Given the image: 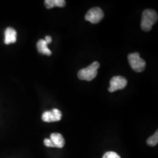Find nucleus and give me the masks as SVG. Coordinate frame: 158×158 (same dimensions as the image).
Segmentation results:
<instances>
[{"instance_id": "nucleus-10", "label": "nucleus", "mask_w": 158, "mask_h": 158, "mask_svg": "<svg viewBox=\"0 0 158 158\" xmlns=\"http://www.w3.org/2000/svg\"><path fill=\"white\" fill-rule=\"evenodd\" d=\"M44 3L47 9H51L54 7H63L66 5L64 0H45Z\"/></svg>"}, {"instance_id": "nucleus-5", "label": "nucleus", "mask_w": 158, "mask_h": 158, "mask_svg": "<svg viewBox=\"0 0 158 158\" xmlns=\"http://www.w3.org/2000/svg\"><path fill=\"white\" fill-rule=\"evenodd\" d=\"M127 84V79L124 77L118 76H114L110 79V87L108 91L110 92H114L119 89H123L126 87Z\"/></svg>"}, {"instance_id": "nucleus-7", "label": "nucleus", "mask_w": 158, "mask_h": 158, "mask_svg": "<svg viewBox=\"0 0 158 158\" xmlns=\"http://www.w3.org/2000/svg\"><path fill=\"white\" fill-rule=\"evenodd\" d=\"M17 40V32L12 27H7L5 31V43L9 45L10 43H14Z\"/></svg>"}, {"instance_id": "nucleus-2", "label": "nucleus", "mask_w": 158, "mask_h": 158, "mask_svg": "<svg viewBox=\"0 0 158 158\" xmlns=\"http://www.w3.org/2000/svg\"><path fill=\"white\" fill-rule=\"evenodd\" d=\"M99 68H100V63L98 62H94L89 66H88L87 68H83L78 71V78L83 81H91L98 75V70Z\"/></svg>"}, {"instance_id": "nucleus-11", "label": "nucleus", "mask_w": 158, "mask_h": 158, "mask_svg": "<svg viewBox=\"0 0 158 158\" xmlns=\"http://www.w3.org/2000/svg\"><path fill=\"white\" fill-rule=\"evenodd\" d=\"M158 143V133L157 131L155 132L152 136L149 137L147 139V144L150 147H155Z\"/></svg>"}, {"instance_id": "nucleus-8", "label": "nucleus", "mask_w": 158, "mask_h": 158, "mask_svg": "<svg viewBox=\"0 0 158 158\" xmlns=\"http://www.w3.org/2000/svg\"><path fill=\"white\" fill-rule=\"evenodd\" d=\"M50 140L52 142L53 144H54V147L56 148H61L64 147L65 141L63 136L61 135L60 133H54L51 135L50 137Z\"/></svg>"}, {"instance_id": "nucleus-9", "label": "nucleus", "mask_w": 158, "mask_h": 158, "mask_svg": "<svg viewBox=\"0 0 158 158\" xmlns=\"http://www.w3.org/2000/svg\"><path fill=\"white\" fill-rule=\"evenodd\" d=\"M37 51L40 54L47 55V56H51V51L48 48V44L44 40V39H40L37 43Z\"/></svg>"}, {"instance_id": "nucleus-4", "label": "nucleus", "mask_w": 158, "mask_h": 158, "mask_svg": "<svg viewBox=\"0 0 158 158\" xmlns=\"http://www.w3.org/2000/svg\"><path fill=\"white\" fill-rule=\"evenodd\" d=\"M103 17V11L100 7H93L87 12L85 15V19L92 23H98L102 21Z\"/></svg>"}, {"instance_id": "nucleus-3", "label": "nucleus", "mask_w": 158, "mask_h": 158, "mask_svg": "<svg viewBox=\"0 0 158 158\" xmlns=\"http://www.w3.org/2000/svg\"><path fill=\"white\" fill-rule=\"evenodd\" d=\"M128 62L134 71L137 73H141L146 68V62L141 58L138 53L130 54L127 56Z\"/></svg>"}, {"instance_id": "nucleus-14", "label": "nucleus", "mask_w": 158, "mask_h": 158, "mask_svg": "<svg viewBox=\"0 0 158 158\" xmlns=\"http://www.w3.org/2000/svg\"><path fill=\"white\" fill-rule=\"evenodd\" d=\"M44 40L47 43V44H49V43L52 42V38L50 36H46L44 38Z\"/></svg>"}, {"instance_id": "nucleus-1", "label": "nucleus", "mask_w": 158, "mask_h": 158, "mask_svg": "<svg viewBox=\"0 0 158 158\" xmlns=\"http://www.w3.org/2000/svg\"><path fill=\"white\" fill-rule=\"evenodd\" d=\"M158 15L157 12L152 9L145 10L142 13L141 27L145 31H149L152 28L153 25L157 22Z\"/></svg>"}, {"instance_id": "nucleus-6", "label": "nucleus", "mask_w": 158, "mask_h": 158, "mask_svg": "<svg viewBox=\"0 0 158 158\" xmlns=\"http://www.w3.org/2000/svg\"><path fill=\"white\" fill-rule=\"evenodd\" d=\"M62 117V112L57 108H54L52 110L44 112L42 115V120L45 122H54L60 121Z\"/></svg>"}, {"instance_id": "nucleus-12", "label": "nucleus", "mask_w": 158, "mask_h": 158, "mask_svg": "<svg viewBox=\"0 0 158 158\" xmlns=\"http://www.w3.org/2000/svg\"><path fill=\"white\" fill-rule=\"evenodd\" d=\"M102 158H121V157L114 152H108L102 156Z\"/></svg>"}, {"instance_id": "nucleus-13", "label": "nucleus", "mask_w": 158, "mask_h": 158, "mask_svg": "<svg viewBox=\"0 0 158 158\" xmlns=\"http://www.w3.org/2000/svg\"><path fill=\"white\" fill-rule=\"evenodd\" d=\"M44 144L45 147H54V144L51 142L50 138H45L44 140Z\"/></svg>"}]
</instances>
